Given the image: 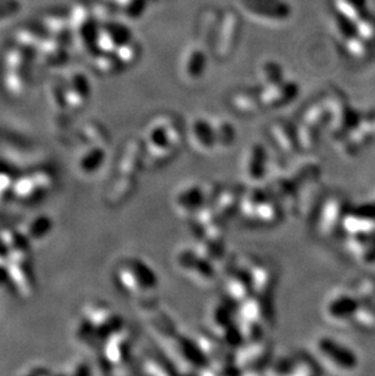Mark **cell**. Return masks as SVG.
Segmentation results:
<instances>
[{
    "label": "cell",
    "mask_w": 375,
    "mask_h": 376,
    "mask_svg": "<svg viewBox=\"0 0 375 376\" xmlns=\"http://www.w3.org/2000/svg\"><path fill=\"white\" fill-rule=\"evenodd\" d=\"M140 140L144 148V171H155L176 159L185 134L176 116L160 114L145 124Z\"/></svg>",
    "instance_id": "cell-1"
},
{
    "label": "cell",
    "mask_w": 375,
    "mask_h": 376,
    "mask_svg": "<svg viewBox=\"0 0 375 376\" xmlns=\"http://www.w3.org/2000/svg\"><path fill=\"white\" fill-rule=\"evenodd\" d=\"M112 282L124 296L139 308L156 305L160 277L145 259L135 256L121 258L112 269Z\"/></svg>",
    "instance_id": "cell-2"
},
{
    "label": "cell",
    "mask_w": 375,
    "mask_h": 376,
    "mask_svg": "<svg viewBox=\"0 0 375 376\" xmlns=\"http://www.w3.org/2000/svg\"><path fill=\"white\" fill-rule=\"evenodd\" d=\"M239 216L256 227H274L284 217V210L267 191L265 185L257 184L242 190Z\"/></svg>",
    "instance_id": "cell-3"
},
{
    "label": "cell",
    "mask_w": 375,
    "mask_h": 376,
    "mask_svg": "<svg viewBox=\"0 0 375 376\" xmlns=\"http://www.w3.org/2000/svg\"><path fill=\"white\" fill-rule=\"evenodd\" d=\"M221 185L211 182L187 180L177 185L171 196V206L178 217L189 221L199 210L212 203Z\"/></svg>",
    "instance_id": "cell-4"
},
{
    "label": "cell",
    "mask_w": 375,
    "mask_h": 376,
    "mask_svg": "<svg viewBox=\"0 0 375 376\" xmlns=\"http://www.w3.org/2000/svg\"><path fill=\"white\" fill-rule=\"evenodd\" d=\"M271 302L260 297H249L238 306L237 324L244 341H255L266 337L272 327Z\"/></svg>",
    "instance_id": "cell-5"
},
{
    "label": "cell",
    "mask_w": 375,
    "mask_h": 376,
    "mask_svg": "<svg viewBox=\"0 0 375 376\" xmlns=\"http://www.w3.org/2000/svg\"><path fill=\"white\" fill-rule=\"evenodd\" d=\"M237 305L224 296L210 303L206 311V329L226 342L233 350L242 343V337L237 324Z\"/></svg>",
    "instance_id": "cell-6"
},
{
    "label": "cell",
    "mask_w": 375,
    "mask_h": 376,
    "mask_svg": "<svg viewBox=\"0 0 375 376\" xmlns=\"http://www.w3.org/2000/svg\"><path fill=\"white\" fill-rule=\"evenodd\" d=\"M172 261L176 271L195 285L211 287L217 280V266L200 256L192 245H183L176 248Z\"/></svg>",
    "instance_id": "cell-7"
},
{
    "label": "cell",
    "mask_w": 375,
    "mask_h": 376,
    "mask_svg": "<svg viewBox=\"0 0 375 376\" xmlns=\"http://www.w3.org/2000/svg\"><path fill=\"white\" fill-rule=\"evenodd\" d=\"M235 264L247 272L251 285L252 295L271 302L278 282V274L273 263L266 258L245 255L239 258Z\"/></svg>",
    "instance_id": "cell-8"
},
{
    "label": "cell",
    "mask_w": 375,
    "mask_h": 376,
    "mask_svg": "<svg viewBox=\"0 0 375 376\" xmlns=\"http://www.w3.org/2000/svg\"><path fill=\"white\" fill-rule=\"evenodd\" d=\"M273 357L271 341L266 337L244 341L234 350V364L239 374H261Z\"/></svg>",
    "instance_id": "cell-9"
},
{
    "label": "cell",
    "mask_w": 375,
    "mask_h": 376,
    "mask_svg": "<svg viewBox=\"0 0 375 376\" xmlns=\"http://www.w3.org/2000/svg\"><path fill=\"white\" fill-rule=\"evenodd\" d=\"M242 31V20L233 9L221 11L217 31L213 40L212 54L219 61L229 59L235 49Z\"/></svg>",
    "instance_id": "cell-10"
},
{
    "label": "cell",
    "mask_w": 375,
    "mask_h": 376,
    "mask_svg": "<svg viewBox=\"0 0 375 376\" xmlns=\"http://www.w3.org/2000/svg\"><path fill=\"white\" fill-rule=\"evenodd\" d=\"M242 14L261 25L283 24L292 15V9L284 0H238Z\"/></svg>",
    "instance_id": "cell-11"
},
{
    "label": "cell",
    "mask_w": 375,
    "mask_h": 376,
    "mask_svg": "<svg viewBox=\"0 0 375 376\" xmlns=\"http://www.w3.org/2000/svg\"><path fill=\"white\" fill-rule=\"evenodd\" d=\"M269 153L266 144L260 140L252 142L244 148L240 161L242 178L250 185L262 184L269 172Z\"/></svg>",
    "instance_id": "cell-12"
},
{
    "label": "cell",
    "mask_w": 375,
    "mask_h": 376,
    "mask_svg": "<svg viewBox=\"0 0 375 376\" xmlns=\"http://www.w3.org/2000/svg\"><path fill=\"white\" fill-rule=\"evenodd\" d=\"M350 210L349 203L341 195H331L324 200L318 210L315 221V228L321 237H331L342 228L347 211Z\"/></svg>",
    "instance_id": "cell-13"
},
{
    "label": "cell",
    "mask_w": 375,
    "mask_h": 376,
    "mask_svg": "<svg viewBox=\"0 0 375 376\" xmlns=\"http://www.w3.org/2000/svg\"><path fill=\"white\" fill-rule=\"evenodd\" d=\"M134 332L124 325L111 334L103 343V354L106 364L111 368H122L133 354Z\"/></svg>",
    "instance_id": "cell-14"
},
{
    "label": "cell",
    "mask_w": 375,
    "mask_h": 376,
    "mask_svg": "<svg viewBox=\"0 0 375 376\" xmlns=\"http://www.w3.org/2000/svg\"><path fill=\"white\" fill-rule=\"evenodd\" d=\"M316 351L324 361L340 370H355L360 364L358 356L353 350L331 336L318 337Z\"/></svg>",
    "instance_id": "cell-15"
},
{
    "label": "cell",
    "mask_w": 375,
    "mask_h": 376,
    "mask_svg": "<svg viewBox=\"0 0 375 376\" xmlns=\"http://www.w3.org/2000/svg\"><path fill=\"white\" fill-rule=\"evenodd\" d=\"M208 49L206 45L194 40L183 50L179 60V74L187 83H195L203 78L208 69Z\"/></svg>",
    "instance_id": "cell-16"
},
{
    "label": "cell",
    "mask_w": 375,
    "mask_h": 376,
    "mask_svg": "<svg viewBox=\"0 0 375 376\" xmlns=\"http://www.w3.org/2000/svg\"><path fill=\"white\" fill-rule=\"evenodd\" d=\"M185 140L199 154L210 155L217 151L210 117L194 116L184 129Z\"/></svg>",
    "instance_id": "cell-17"
},
{
    "label": "cell",
    "mask_w": 375,
    "mask_h": 376,
    "mask_svg": "<svg viewBox=\"0 0 375 376\" xmlns=\"http://www.w3.org/2000/svg\"><path fill=\"white\" fill-rule=\"evenodd\" d=\"M265 188L272 198L285 211H294L299 206V185L290 174L276 173L263 182ZM284 211V212H285Z\"/></svg>",
    "instance_id": "cell-18"
},
{
    "label": "cell",
    "mask_w": 375,
    "mask_h": 376,
    "mask_svg": "<svg viewBox=\"0 0 375 376\" xmlns=\"http://www.w3.org/2000/svg\"><path fill=\"white\" fill-rule=\"evenodd\" d=\"M258 95L263 110L281 109L297 99L299 85L292 80H283L274 85H262Z\"/></svg>",
    "instance_id": "cell-19"
},
{
    "label": "cell",
    "mask_w": 375,
    "mask_h": 376,
    "mask_svg": "<svg viewBox=\"0 0 375 376\" xmlns=\"http://www.w3.org/2000/svg\"><path fill=\"white\" fill-rule=\"evenodd\" d=\"M142 171H144L143 144L140 138L129 139L119 153L115 173L138 178Z\"/></svg>",
    "instance_id": "cell-20"
},
{
    "label": "cell",
    "mask_w": 375,
    "mask_h": 376,
    "mask_svg": "<svg viewBox=\"0 0 375 376\" xmlns=\"http://www.w3.org/2000/svg\"><path fill=\"white\" fill-rule=\"evenodd\" d=\"M223 296L237 306L252 296L251 285L247 272L238 264H234L224 277Z\"/></svg>",
    "instance_id": "cell-21"
},
{
    "label": "cell",
    "mask_w": 375,
    "mask_h": 376,
    "mask_svg": "<svg viewBox=\"0 0 375 376\" xmlns=\"http://www.w3.org/2000/svg\"><path fill=\"white\" fill-rule=\"evenodd\" d=\"M360 302L352 293H338L331 297L324 306L326 317L335 323H350Z\"/></svg>",
    "instance_id": "cell-22"
},
{
    "label": "cell",
    "mask_w": 375,
    "mask_h": 376,
    "mask_svg": "<svg viewBox=\"0 0 375 376\" xmlns=\"http://www.w3.org/2000/svg\"><path fill=\"white\" fill-rule=\"evenodd\" d=\"M138 187V178L114 173L106 190L105 200L110 207H119L133 196Z\"/></svg>",
    "instance_id": "cell-23"
},
{
    "label": "cell",
    "mask_w": 375,
    "mask_h": 376,
    "mask_svg": "<svg viewBox=\"0 0 375 376\" xmlns=\"http://www.w3.org/2000/svg\"><path fill=\"white\" fill-rule=\"evenodd\" d=\"M268 137L271 139L272 144L274 145L276 151L285 156H292L295 154L299 148L297 143V132L292 129L287 122L283 121H274L268 127Z\"/></svg>",
    "instance_id": "cell-24"
},
{
    "label": "cell",
    "mask_w": 375,
    "mask_h": 376,
    "mask_svg": "<svg viewBox=\"0 0 375 376\" xmlns=\"http://www.w3.org/2000/svg\"><path fill=\"white\" fill-rule=\"evenodd\" d=\"M242 195V189L235 185H221L218 189L213 198L212 206L226 222L231 221L239 212Z\"/></svg>",
    "instance_id": "cell-25"
},
{
    "label": "cell",
    "mask_w": 375,
    "mask_h": 376,
    "mask_svg": "<svg viewBox=\"0 0 375 376\" xmlns=\"http://www.w3.org/2000/svg\"><path fill=\"white\" fill-rule=\"evenodd\" d=\"M229 108L242 117L255 116L263 111L258 92L253 88H240L234 90L228 99Z\"/></svg>",
    "instance_id": "cell-26"
},
{
    "label": "cell",
    "mask_w": 375,
    "mask_h": 376,
    "mask_svg": "<svg viewBox=\"0 0 375 376\" xmlns=\"http://www.w3.org/2000/svg\"><path fill=\"white\" fill-rule=\"evenodd\" d=\"M221 11L215 8H208L200 14L197 26V40L206 45L212 53L213 40L217 31Z\"/></svg>",
    "instance_id": "cell-27"
},
{
    "label": "cell",
    "mask_w": 375,
    "mask_h": 376,
    "mask_svg": "<svg viewBox=\"0 0 375 376\" xmlns=\"http://www.w3.org/2000/svg\"><path fill=\"white\" fill-rule=\"evenodd\" d=\"M212 124L213 135L217 151H224L232 148L237 140V129L231 121L221 116L210 117Z\"/></svg>",
    "instance_id": "cell-28"
},
{
    "label": "cell",
    "mask_w": 375,
    "mask_h": 376,
    "mask_svg": "<svg viewBox=\"0 0 375 376\" xmlns=\"http://www.w3.org/2000/svg\"><path fill=\"white\" fill-rule=\"evenodd\" d=\"M352 251L362 262H375V232L350 234Z\"/></svg>",
    "instance_id": "cell-29"
},
{
    "label": "cell",
    "mask_w": 375,
    "mask_h": 376,
    "mask_svg": "<svg viewBox=\"0 0 375 376\" xmlns=\"http://www.w3.org/2000/svg\"><path fill=\"white\" fill-rule=\"evenodd\" d=\"M142 373L148 375H172L177 374L176 366L165 357L158 356V353H149L142 361Z\"/></svg>",
    "instance_id": "cell-30"
},
{
    "label": "cell",
    "mask_w": 375,
    "mask_h": 376,
    "mask_svg": "<svg viewBox=\"0 0 375 376\" xmlns=\"http://www.w3.org/2000/svg\"><path fill=\"white\" fill-rule=\"evenodd\" d=\"M357 329L362 332H374L375 330V306L370 302H360V307L351 321Z\"/></svg>",
    "instance_id": "cell-31"
},
{
    "label": "cell",
    "mask_w": 375,
    "mask_h": 376,
    "mask_svg": "<svg viewBox=\"0 0 375 376\" xmlns=\"http://www.w3.org/2000/svg\"><path fill=\"white\" fill-rule=\"evenodd\" d=\"M257 76L258 80L261 82V85H269L278 83L284 80V72L281 65L276 61L267 60L257 69Z\"/></svg>",
    "instance_id": "cell-32"
},
{
    "label": "cell",
    "mask_w": 375,
    "mask_h": 376,
    "mask_svg": "<svg viewBox=\"0 0 375 376\" xmlns=\"http://www.w3.org/2000/svg\"><path fill=\"white\" fill-rule=\"evenodd\" d=\"M292 368L294 354H279L272 357L265 373L272 375H292Z\"/></svg>",
    "instance_id": "cell-33"
},
{
    "label": "cell",
    "mask_w": 375,
    "mask_h": 376,
    "mask_svg": "<svg viewBox=\"0 0 375 376\" xmlns=\"http://www.w3.org/2000/svg\"><path fill=\"white\" fill-rule=\"evenodd\" d=\"M321 374L316 361L303 353L294 354L292 375H317Z\"/></svg>",
    "instance_id": "cell-34"
},
{
    "label": "cell",
    "mask_w": 375,
    "mask_h": 376,
    "mask_svg": "<svg viewBox=\"0 0 375 376\" xmlns=\"http://www.w3.org/2000/svg\"><path fill=\"white\" fill-rule=\"evenodd\" d=\"M340 12L349 16L352 20H360V17L367 15V0H340L339 1Z\"/></svg>",
    "instance_id": "cell-35"
},
{
    "label": "cell",
    "mask_w": 375,
    "mask_h": 376,
    "mask_svg": "<svg viewBox=\"0 0 375 376\" xmlns=\"http://www.w3.org/2000/svg\"><path fill=\"white\" fill-rule=\"evenodd\" d=\"M352 295L360 302H369L375 296V280L373 277H362L353 285Z\"/></svg>",
    "instance_id": "cell-36"
},
{
    "label": "cell",
    "mask_w": 375,
    "mask_h": 376,
    "mask_svg": "<svg viewBox=\"0 0 375 376\" xmlns=\"http://www.w3.org/2000/svg\"><path fill=\"white\" fill-rule=\"evenodd\" d=\"M357 35L365 42L375 40V19L370 17L369 14L356 21Z\"/></svg>",
    "instance_id": "cell-37"
},
{
    "label": "cell",
    "mask_w": 375,
    "mask_h": 376,
    "mask_svg": "<svg viewBox=\"0 0 375 376\" xmlns=\"http://www.w3.org/2000/svg\"><path fill=\"white\" fill-rule=\"evenodd\" d=\"M365 123L368 124V127H369L372 133L375 137V112L374 114H372L369 117H365Z\"/></svg>",
    "instance_id": "cell-38"
}]
</instances>
